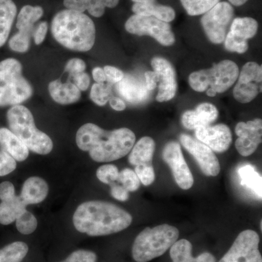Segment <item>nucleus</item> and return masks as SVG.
<instances>
[{"mask_svg":"<svg viewBox=\"0 0 262 262\" xmlns=\"http://www.w3.org/2000/svg\"><path fill=\"white\" fill-rule=\"evenodd\" d=\"M29 252L24 242H14L0 249V262H21Z\"/></svg>","mask_w":262,"mask_h":262,"instance_id":"7c9ffc66","label":"nucleus"},{"mask_svg":"<svg viewBox=\"0 0 262 262\" xmlns=\"http://www.w3.org/2000/svg\"><path fill=\"white\" fill-rule=\"evenodd\" d=\"M44 10L40 6L25 5L19 12L17 17L16 28L22 34L32 37L34 30V24L42 18Z\"/></svg>","mask_w":262,"mask_h":262,"instance_id":"a878e982","label":"nucleus"},{"mask_svg":"<svg viewBox=\"0 0 262 262\" xmlns=\"http://www.w3.org/2000/svg\"><path fill=\"white\" fill-rule=\"evenodd\" d=\"M93 77L94 80L96 81V83L101 84L104 83L106 81V75H105L104 71L103 69L100 68V67H96L94 68L92 72Z\"/></svg>","mask_w":262,"mask_h":262,"instance_id":"8fccbe9b","label":"nucleus"},{"mask_svg":"<svg viewBox=\"0 0 262 262\" xmlns=\"http://www.w3.org/2000/svg\"><path fill=\"white\" fill-rule=\"evenodd\" d=\"M31 37L25 34L17 33L9 41V47L12 51L18 53H25L30 47Z\"/></svg>","mask_w":262,"mask_h":262,"instance_id":"e433bc0d","label":"nucleus"},{"mask_svg":"<svg viewBox=\"0 0 262 262\" xmlns=\"http://www.w3.org/2000/svg\"><path fill=\"white\" fill-rule=\"evenodd\" d=\"M110 102V106L115 111L121 112L125 110L126 108V104L124 102L123 100L121 98L113 97L111 98L108 101Z\"/></svg>","mask_w":262,"mask_h":262,"instance_id":"09e8293b","label":"nucleus"},{"mask_svg":"<svg viewBox=\"0 0 262 262\" xmlns=\"http://www.w3.org/2000/svg\"><path fill=\"white\" fill-rule=\"evenodd\" d=\"M179 232L173 226L164 225L146 227L136 237L132 256L136 262H148L160 257L177 241Z\"/></svg>","mask_w":262,"mask_h":262,"instance_id":"39448f33","label":"nucleus"},{"mask_svg":"<svg viewBox=\"0 0 262 262\" xmlns=\"http://www.w3.org/2000/svg\"><path fill=\"white\" fill-rule=\"evenodd\" d=\"M132 215L116 205L104 201L82 203L73 215L75 229L92 237L108 235L127 229Z\"/></svg>","mask_w":262,"mask_h":262,"instance_id":"f03ea898","label":"nucleus"},{"mask_svg":"<svg viewBox=\"0 0 262 262\" xmlns=\"http://www.w3.org/2000/svg\"><path fill=\"white\" fill-rule=\"evenodd\" d=\"M111 194L115 199L120 201H126L129 198V192L122 186L111 184Z\"/></svg>","mask_w":262,"mask_h":262,"instance_id":"a18cd8bd","label":"nucleus"},{"mask_svg":"<svg viewBox=\"0 0 262 262\" xmlns=\"http://www.w3.org/2000/svg\"><path fill=\"white\" fill-rule=\"evenodd\" d=\"M163 158L170 167L179 187L184 190L192 188L194 178L183 156L180 144L176 141L168 142L164 147Z\"/></svg>","mask_w":262,"mask_h":262,"instance_id":"ddd939ff","label":"nucleus"},{"mask_svg":"<svg viewBox=\"0 0 262 262\" xmlns=\"http://www.w3.org/2000/svg\"><path fill=\"white\" fill-rule=\"evenodd\" d=\"M117 181L122 184L129 192L137 191L140 187L141 182L134 170L130 168H125L119 173Z\"/></svg>","mask_w":262,"mask_h":262,"instance_id":"72a5a7b5","label":"nucleus"},{"mask_svg":"<svg viewBox=\"0 0 262 262\" xmlns=\"http://www.w3.org/2000/svg\"><path fill=\"white\" fill-rule=\"evenodd\" d=\"M116 90L122 98L134 104L144 102L149 98L150 92L145 81L130 75L124 76L123 79L117 83Z\"/></svg>","mask_w":262,"mask_h":262,"instance_id":"6ab92c4d","label":"nucleus"},{"mask_svg":"<svg viewBox=\"0 0 262 262\" xmlns=\"http://www.w3.org/2000/svg\"><path fill=\"white\" fill-rule=\"evenodd\" d=\"M146 88L149 91H153L156 88L157 82H159V77L155 71H147L144 74Z\"/></svg>","mask_w":262,"mask_h":262,"instance_id":"de8ad7c7","label":"nucleus"},{"mask_svg":"<svg viewBox=\"0 0 262 262\" xmlns=\"http://www.w3.org/2000/svg\"><path fill=\"white\" fill-rule=\"evenodd\" d=\"M135 173L139 177L140 182L144 186H149L154 182L155 173L154 167L152 166H136Z\"/></svg>","mask_w":262,"mask_h":262,"instance_id":"ea45409f","label":"nucleus"},{"mask_svg":"<svg viewBox=\"0 0 262 262\" xmlns=\"http://www.w3.org/2000/svg\"><path fill=\"white\" fill-rule=\"evenodd\" d=\"M195 136L198 141L215 152H225L232 144V132L225 124L198 127L195 129Z\"/></svg>","mask_w":262,"mask_h":262,"instance_id":"f3484780","label":"nucleus"},{"mask_svg":"<svg viewBox=\"0 0 262 262\" xmlns=\"http://www.w3.org/2000/svg\"><path fill=\"white\" fill-rule=\"evenodd\" d=\"M17 14V7L13 0H0V48L8 40Z\"/></svg>","mask_w":262,"mask_h":262,"instance_id":"c85d7f7f","label":"nucleus"},{"mask_svg":"<svg viewBox=\"0 0 262 262\" xmlns=\"http://www.w3.org/2000/svg\"><path fill=\"white\" fill-rule=\"evenodd\" d=\"M96 253L86 250H78L71 253L65 260L61 262H97Z\"/></svg>","mask_w":262,"mask_h":262,"instance_id":"58836bf2","label":"nucleus"},{"mask_svg":"<svg viewBox=\"0 0 262 262\" xmlns=\"http://www.w3.org/2000/svg\"><path fill=\"white\" fill-rule=\"evenodd\" d=\"M155 142L149 136L141 138L134 144L130 151L128 161L134 166H152Z\"/></svg>","mask_w":262,"mask_h":262,"instance_id":"4be33fe9","label":"nucleus"},{"mask_svg":"<svg viewBox=\"0 0 262 262\" xmlns=\"http://www.w3.org/2000/svg\"><path fill=\"white\" fill-rule=\"evenodd\" d=\"M51 32L57 42L71 51H91L96 41V27L92 19L73 10H61L55 15Z\"/></svg>","mask_w":262,"mask_h":262,"instance_id":"7ed1b4c3","label":"nucleus"},{"mask_svg":"<svg viewBox=\"0 0 262 262\" xmlns=\"http://www.w3.org/2000/svg\"><path fill=\"white\" fill-rule=\"evenodd\" d=\"M192 252V245L186 239L177 241L170 248L172 262H216L211 253L204 252L194 258Z\"/></svg>","mask_w":262,"mask_h":262,"instance_id":"b1692460","label":"nucleus"},{"mask_svg":"<svg viewBox=\"0 0 262 262\" xmlns=\"http://www.w3.org/2000/svg\"><path fill=\"white\" fill-rule=\"evenodd\" d=\"M0 146L16 161L23 162L29 157L27 146L10 129L0 128Z\"/></svg>","mask_w":262,"mask_h":262,"instance_id":"412c9836","label":"nucleus"},{"mask_svg":"<svg viewBox=\"0 0 262 262\" xmlns=\"http://www.w3.org/2000/svg\"><path fill=\"white\" fill-rule=\"evenodd\" d=\"M134 3H141V4H151L156 3V0H131Z\"/></svg>","mask_w":262,"mask_h":262,"instance_id":"603ef678","label":"nucleus"},{"mask_svg":"<svg viewBox=\"0 0 262 262\" xmlns=\"http://www.w3.org/2000/svg\"><path fill=\"white\" fill-rule=\"evenodd\" d=\"M151 67L159 77L157 101L158 102L170 101L174 98L177 91V77L173 66L165 58L156 57L151 60Z\"/></svg>","mask_w":262,"mask_h":262,"instance_id":"dca6fc26","label":"nucleus"},{"mask_svg":"<svg viewBox=\"0 0 262 262\" xmlns=\"http://www.w3.org/2000/svg\"><path fill=\"white\" fill-rule=\"evenodd\" d=\"M119 170L117 166L112 164L101 165L96 171V177L100 182L106 184H112L117 181Z\"/></svg>","mask_w":262,"mask_h":262,"instance_id":"c9c22d12","label":"nucleus"},{"mask_svg":"<svg viewBox=\"0 0 262 262\" xmlns=\"http://www.w3.org/2000/svg\"><path fill=\"white\" fill-rule=\"evenodd\" d=\"M48 91L53 101L59 104H72L81 97L80 90L70 82L62 83L60 80L52 81L48 85Z\"/></svg>","mask_w":262,"mask_h":262,"instance_id":"393cba45","label":"nucleus"},{"mask_svg":"<svg viewBox=\"0 0 262 262\" xmlns=\"http://www.w3.org/2000/svg\"><path fill=\"white\" fill-rule=\"evenodd\" d=\"M238 174L241 180V184L248 188L254 193L258 198H262L261 176L256 171L253 165H245L239 168Z\"/></svg>","mask_w":262,"mask_h":262,"instance_id":"c756f323","label":"nucleus"},{"mask_svg":"<svg viewBox=\"0 0 262 262\" xmlns=\"http://www.w3.org/2000/svg\"><path fill=\"white\" fill-rule=\"evenodd\" d=\"M259 236L247 229L241 232L220 262H262Z\"/></svg>","mask_w":262,"mask_h":262,"instance_id":"9d476101","label":"nucleus"},{"mask_svg":"<svg viewBox=\"0 0 262 262\" xmlns=\"http://www.w3.org/2000/svg\"><path fill=\"white\" fill-rule=\"evenodd\" d=\"M48 29V25L46 21L40 22L36 27L34 32H33V37H34V42L36 45L39 46L44 42L46 35H47Z\"/></svg>","mask_w":262,"mask_h":262,"instance_id":"37998d69","label":"nucleus"},{"mask_svg":"<svg viewBox=\"0 0 262 262\" xmlns=\"http://www.w3.org/2000/svg\"><path fill=\"white\" fill-rule=\"evenodd\" d=\"M86 64L83 60L80 58H72L67 62L65 67V71L71 75H75L76 74L84 72L85 70Z\"/></svg>","mask_w":262,"mask_h":262,"instance_id":"79ce46f5","label":"nucleus"},{"mask_svg":"<svg viewBox=\"0 0 262 262\" xmlns=\"http://www.w3.org/2000/svg\"><path fill=\"white\" fill-rule=\"evenodd\" d=\"M231 4L234 5V6H241L244 5L245 3H247L248 0H228Z\"/></svg>","mask_w":262,"mask_h":262,"instance_id":"3c124183","label":"nucleus"},{"mask_svg":"<svg viewBox=\"0 0 262 262\" xmlns=\"http://www.w3.org/2000/svg\"><path fill=\"white\" fill-rule=\"evenodd\" d=\"M112 94L110 84L96 83L91 89L90 97L98 106H103L110 101Z\"/></svg>","mask_w":262,"mask_h":262,"instance_id":"473e14b6","label":"nucleus"},{"mask_svg":"<svg viewBox=\"0 0 262 262\" xmlns=\"http://www.w3.org/2000/svg\"><path fill=\"white\" fill-rule=\"evenodd\" d=\"M16 160L3 150L0 151V177H5L16 168Z\"/></svg>","mask_w":262,"mask_h":262,"instance_id":"4c0bfd02","label":"nucleus"},{"mask_svg":"<svg viewBox=\"0 0 262 262\" xmlns=\"http://www.w3.org/2000/svg\"><path fill=\"white\" fill-rule=\"evenodd\" d=\"M261 66L255 62H248L243 67L238 82L233 90V96L239 103L253 101L261 91Z\"/></svg>","mask_w":262,"mask_h":262,"instance_id":"9b49d317","label":"nucleus"},{"mask_svg":"<svg viewBox=\"0 0 262 262\" xmlns=\"http://www.w3.org/2000/svg\"><path fill=\"white\" fill-rule=\"evenodd\" d=\"M49 187L47 182L39 177H32L25 181L20 198L28 206L42 203L47 198Z\"/></svg>","mask_w":262,"mask_h":262,"instance_id":"5701e85b","label":"nucleus"},{"mask_svg":"<svg viewBox=\"0 0 262 262\" xmlns=\"http://www.w3.org/2000/svg\"><path fill=\"white\" fill-rule=\"evenodd\" d=\"M180 141L189 154L192 155L203 173L207 177H216L220 173L218 158L211 148L187 134L180 136Z\"/></svg>","mask_w":262,"mask_h":262,"instance_id":"4468645a","label":"nucleus"},{"mask_svg":"<svg viewBox=\"0 0 262 262\" xmlns=\"http://www.w3.org/2000/svg\"><path fill=\"white\" fill-rule=\"evenodd\" d=\"M125 28L130 34L155 38L164 46H170L175 42V36L170 24L155 17L131 15L125 22Z\"/></svg>","mask_w":262,"mask_h":262,"instance_id":"6e6552de","label":"nucleus"},{"mask_svg":"<svg viewBox=\"0 0 262 262\" xmlns=\"http://www.w3.org/2000/svg\"><path fill=\"white\" fill-rule=\"evenodd\" d=\"M182 6L191 16L205 14L212 9L220 0H180Z\"/></svg>","mask_w":262,"mask_h":262,"instance_id":"2f4dec72","label":"nucleus"},{"mask_svg":"<svg viewBox=\"0 0 262 262\" xmlns=\"http://www.w3.org/2000/svg\"><path fill=\"white\" fill-rule=\"evenodd\" d=\"M136 136L127 127L113 131L103 130L94 123H86L76 134L79 149L89 151L98 163H110L123 158L135 144Z\"/></svg>","mask_w":262,"mask_h":262,"instance_id":"f257e3e1","label":"nucleus"},{"mask_svg":"<svg viewBox=\"0 0 262 262\" xmlns=\"http://www.w3.org/2000/svg\"><path fill=\"white\" fill-rule=\"evenodd\" d=\"M72 77H73L74 84L80 91H84L89 89L91 84V79L88 74L81 72V73L72 75Z\"/></svg>","mask_w":262,"mask_h":262,"instance_id":"c03bdc74","label":"nucleus"},{"mask_svg":"<svg viewBox=\"0 0 262 262\" xmlns=\"http://www.w3.org/2000/svg\"><path fill=\"white\" fill-rule=\"evenodd\" d=\"M258 28V22L255 19L250 17L234 18L225 37L226 50L241 54L246 53L248 49L247 40L256 35Z\"/></svg>","mask_w":262,"mask_h":262,"instance_id":"f8f14e48","label":"nucleus"},{"mask_svg":"<svg viewBox=\"0 0 262 262\" xmlns=\"http://www.w3.org/2000/svg\"><path fill=\"white\" fill-rule=\"evenodd\" d=\"M235 133L238 136V139L236 140L235 147L239 154L244 157L250 156L261 143V119H255L247 122H238L235 127Z\"/></svg>","mask_w":262,"mask_h":262,"instance_id":"2eb2a0df","label":"nucleus"},{"mask_svg":"<svg viewBox=\"0 0 262 262\" xmlns=\"http://www.w3.org/2000/svg\"><path fill=\"white\" fill-rule=\"evenodd\" d=\"M7 120L10 130L23 141L29 150L38 155L51 153L53 141L47 134L36 127L34 117L29 108L22 105L12 106L7 113Z\"/></svg>","mask_w":262,"mask_h":262,"instance_id":"20e7f679","label":"nucleus"},{"mask_svg":"<svg viewBox=\"0 0 262 262\" xmlns=\"http://www.w3.org/2000/svg\"><path fill=\"white\" fill-rule=\"evenodd\" d=\"M239 68L234 61L224 60L208 70L193 72L189 77L190 87L196 92L210 89L216 94L227 91L238 78Z\"/></svg>","mask_w":262,"mask_h":262,"instance_id":"0eeeda50","label":"nucleus"},{"mask_svg":"<svg viewBox=\"0 0 262 262\" xmlns=\"http://www.w3.org/2000/svg\"><path fill=\"white\" fill-rule=\"evenodd\" d=\"M234 9L230 3L222 2L203 15L201 24L211 42L220 44L225 41L227 29L233 20Z\"/></svg>","mask_w":262,"mask_h":262,"instance_id":"1a4fd4ad","label":"nucleus"},{"mask_svg":"<svg viewBox=\"0 0 262 262\" xmlns=\"http://www.w3.org/2000/svg\"><path fill=\"white\" fill-rule=\"evenodd\" d=\"M16 228L20 233L30 234L36 230L37 227V220L30 212L26 211L15 220Z\"/></svg>","mask_w":262,"mask_h":262,"instance_id":"f704fd0d","label":"nucleus"},{"mask_svg":"<svg viewBox=\"0 0 262 262\" xmlns=\"http://www.w3.org/2000/svg\"><path fill=\"white\" fill-rule=\"evenodd\" d=\"M27 205L20 196L12 198L2 201L0 203V224L8 225L15 222L27 209Z\"/></svg>","mask_w":262,"mask_h":262,"instance_id":"cd10ccee","label":"nucleus"},{"mask_svg":"<svg viewBox=\"0 0 262 262\" xmlns=\"http://www.w3.org/2000/svg\"><path fill=\"white\" fill-rule=\"evenodd\" d=\"M15 195L14 185L10 182H4L0 184V200L4 201Z\"/></svg>","mask_w":262,"mask_h":262,"instance_id":"49530a36","label":"nucleus"},{"mask_svg":"<svg viewBox=\"0 0 262 262\" xmlns=\"http://www.w3.org/2000/svg\"><path fill=\"white\" fill-rule=\"evenodd\" d=\"M32 85L22 74V65L15 58L0 62V107L16 106L32 96Z\"/></svg>","mask_w":262,"mask_h":262,"instance_id":"423d86ee","label":"nucleus"},{"mask_svg":"<svg viewBox=\"0 0 262 262\" xmlns=\"http://www.w3.org/2000/svg\"><path fill=\"white\" fill-rule=\"evenodd\" d=\"M132 11L135 15L155 17L166 23L173 21L176 18L175 10L171 7L158 5L156 3L151 4L135 3L133 5Z\"/></svg>","mask_w":262,"mask_h":262,"instance_id":"bb28decb","label":"nucleus"},{"mask_svg":"<svg viewBox=\"0 0 262 262\" xmlns=\"http://www.w3.org/2000/svg\"><path fill=\"white\" fill-rule=\"evenodd\" d=\"M120 0H63L67 9L84 13L88 12L96 18H100L105 13L106 8H114Z\"/></svg>","mask_w":262,"mask_h":262,"instance_id":"aec40b11","label":"nucleus"},{"mask_svg":"<svg viewBox=\"0 0 262 262\" xmlns=\"http://www.w3.org/2000/svg\"><path fill=\"white\" fill-rule=\"evenodd\" d=\"M103 71L106 75V81H108L110 84H117L120 82L123 79V72L116 67H111V66H106L103 68Z\"/></svg>","mask_w":262,"mask_h":262,"instance_id":"a19ab883","label":"nucleus"},{"mask_svg":"<svg viewBox=\"0 0 262 262\" xmlns=\"http://www.w3.org/2000/svg\"><path fill=\"white\" fill-rule=\"evenodd\" d=\"M219 112L214 105L203 103L196 106L195 110L185 112L182 117V125L189 130H195L198 127L207 126L215 121Z\"/></svg>","mask_w":262,"mask_h":262,"instance_id":"a211bd4d","label":"nucleus"}]
</instances>
